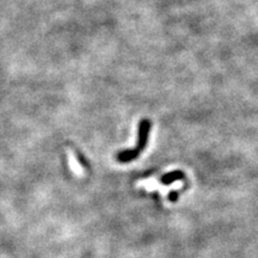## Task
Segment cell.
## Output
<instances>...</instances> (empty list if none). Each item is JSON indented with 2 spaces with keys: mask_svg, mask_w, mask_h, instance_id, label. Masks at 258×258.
<instances>
[{
  "mask_svg": "<svg viewBox=\"0 0 258 258\" xmlns=\"http://www.w3.org/2000/svg\"><path fill=\"white\" fill-rule=\"evenodd\" d=\"M182 176H183L182 172L174 171V172H172V174H166V176L162 178V182L166 183V184H168V183H171L172 180H178V178H180Z\"/></svg>",
  "mask_w": 258,
  "mask_h": 258,
  "instance_id": "2",
  "label": "cell"
},
{
  "mask_svg": "<svg viewBox=\"0 0 258 258\" xmlns=\"http://www.w3.org/2000/svg\"><path fill=\"white\" fill-rule=\"evenodd\" d=\"M150 129V122L148 120H141L139 124V138H138V145L133 150H122L118 154V160L121 162H127L133 160L139 156V153L146 147L148 134Z\"/></svg>",
  "mask_w": 258,
  "mask_h": 258,
  "instance_id": "1",
  "label": "cell"
}]
</instances>
